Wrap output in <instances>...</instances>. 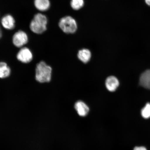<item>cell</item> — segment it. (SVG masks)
<instances>
[{"mask_svg":"<svg viewBox=\"0 0 150 150\" xmlns=\"http://www.w3.org/2000/svg\"><path fill=\"white\" fill-rule=\"evenodd\" d=\"M48 24L47 17L42 13H37L30 23V29L35 34L42 35L47 30Z\"/></svg>","mask_w":150,"mask_h":150,"instance_id":"obj_1","label":"cell"},{"mask_svg":"<svg viewBox=\"0 0 150 150\" xmlns=\"http://www.w3.org/2000/svg\"><path fill=\"white\" fill-rule=\"evenodd\" d=\"M52 73L51 67L44 61L37 64L35 69V79L39 83H49L51 81Z\"/></svg>","mask_w":150,"mask_h":150,"instance_id":"obj_2","label":"cell"},{"mask_svg":"<svg viewBox=\"0 0 150 150\" xmlns=\"http://www.w3.org/2000/svg\"><path fill=\"white\" fill-rule=\"evenodd\" d=\"M59 26L64 33L68 34L76 33L78 28L76 20L70 16L62 18L59 21Z\"/></svg>","mask_w":150,"mask_h":150,"instance_id":"obj_3","label":"cell"},{"mask_svg":"<svg viewBox=\"0 0 150 150\" xmlns=\"http://www.w3.org/2000/svg\"><path fill=\"white\" fill-rule=\"evenodd\" d=\"M29 42V36L25 31L19 30L15 32L12 37V42L15 46L21 48L27 45Z\"/></svg>","mask_w":150,"mask_h":150,"instance_id":"obj_4","label":"cell"},{"mask_svg":"<svg viewBox=\"0 0 150 150\" xmlns=\"http://www.w3.org/2000/svg\"><path fill=\"white\" fill-rule=\"evenodd\" d=\"M17 59L19 61L23 64L30 63L33 59L32 52L29 48L24 46L20 48L16 55Z\"/></svg>","mask_w":150,"mask_h":150,"instance_id":"obj_5","label":"cell"},{"mask_svg":"<svg viewBox=\"0 0 150 150\" xmlns=\"http://www.w3.org/2000/svg\"><path fill=\"white\" fill-rule=\"evenodd\" d=\"M1 24L4 29L11 30L15 28L16 21L13 16L10 14H7L4 15L2 18Z\"/></svg>","mask_w":150,"mask_h":150,"instance_id":"obj_6","label":"cell"},{"mask_svg":"<svg viewBox=\"0 0 150 150\" xmlns=\"http://www.w3.org/2000/svg\"><path fill=\"white\" fill-rule=\"evenodd\" d=\"M33 4L35 8L40 12L47 11L51 5L50 0H34Z\"/></svg>","mask_w":150,"mask_h":150,"instance_id":"obj_7","label":"cell"},{"mask_svg":"<svg viewBox=\"0 0 150 150\" xmlns=\"http://www.w3.org/2000/svg\"><path fill=\"white\" fill-rule=\"evenodd\" d=\"M105 85L109 91H115L119 86V81L115 76H109L106 80Z\"/></svg>","mask_w":150,"mask_h":150,"instance_id":"obj_8","label":"cell"},{"mask_svg":"<svg viewBox=\"0 0 150 150\" xmlns=\"http://www.w3.org/2000/svg\"><path fill=\"white\" fill-rule=\"evenodd\" d=\"M74 108L79 115L81 117L87 115L89 110L88 107L81 101H78L75 103Z\"/></svg>","mask_w":150,"mask_h":150,"instance_id":"obj_9","label":"cell"},{"mask_svg":"<svg viewBox=\"0 0 150 150\" xmlns=\"http://www.w3.org/2000/svg\"><path fill=\"white\" fill-rule=\"evenodd\" d=\"M140 84L145 88L150 90V70L146 71L141 75Z\"/></svg>","mask_w":150,"mask_h":150,"instance_id":"obj_10","label":"cell"},{"mask_svg":"<svg viewBox=\"0 0 150 150\" xmlns=\"http://www.w3.org/2000/svg\"><path fill=\"white\" fill-rule=\"evenodd\" d=\"M11 70L7 64L5 62H0V79H4L10 76Z\"/></svg>","mask_w":150,"mask_h":150,"instance_id":"obj_11","label":"cell"},{"mask_svg":"<svg viewBox=\"0 0 150 150\" xmlns=\"http://www.w3.org/2000/svg\"><path fill=\"white\" fill-rule=\"evenodd\" d=\"M91 51L87 49H83L78 52V57L80 60L84 63H87L91 59Z\"/></svg>","mask_w":150,"mask_h":150,"instance_id":"obj_12","label":"cell"},{"mask_svg":"<svg viewBox=\"0 0 150 150\" xmlns=\"http://www.w3.org/2000/svg\"><path fill=\"white\" fill-rule=\"evenodd\" d=\"M84 4V0H71L70 5L74 10H79L83 8Z\"/></svg>","mask_w":150,"mask_h":150,"instance_id":"obj_13","label":"cell"},{"mask_svg":"<svg viewBox=\"0 0 150 150\" xmlns=\"http://www.w3.org/2000/svg\"><path fill=\"white\" fill-rule=\"evenodd\" d=\"M142 117L145 119H149L150 118V104L147 103L141 110Z\"/></svg>","mask_w":150,"mask_h":150,"instance_id":"obj_14","label":"cell"},{"mask_svg":"<svg viewBox=\"0 0 150 150\" xmlns=\"http://www.w3.org/2000/svg\"><path fill=\"white\" fill-rule=\"evenodd\" d=\"M134 150H147V149L144 146H137L134 148Z\"/></svg>","mask_w":150,"mask_h":150,"instance_id":"obj_15","label":"cell"},{"mask_svg":"<svg viewBox=\"0 0 150 150\" xmlns=\"http://www.w3.org/2000/svg\"><path fill=\"white\" fill-rule=\"evenodd\" d=\"M145 1L146 4L150 7V0H145Z\"/></svg>","mask_w":150,"mask_h":150,"instance_id":"obj_16","label":"cell"}]
</instances>
